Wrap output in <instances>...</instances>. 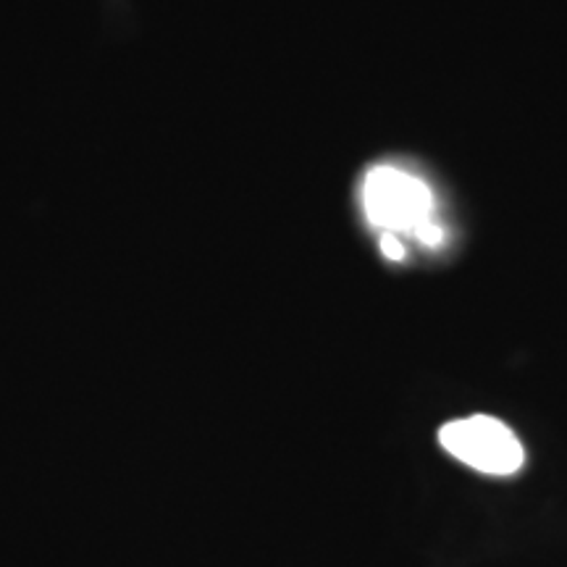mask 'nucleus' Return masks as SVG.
<instances>
[{
    "label": "nucleus",
    "instance_id": "obj_4",
    "mask_svg": "<svg viewBox=\"0 0 567 567\" xmlns=\"http://www.w3.org/2000/svg\"><path fill=\"white\" fill-rule=\"evenodd\" d=\"M415 237L421 239L423 245H429V247H436V245L442 243V239H444V231L439 229V226H436L434 221H429V224H423L421 229L415 231Z\"/></svg>",
    "mask_w": 567,
    "mask_h": 567
},
{
    "label": "nucleus",
    "instance_id": "obj_3",
    "mask_svg": "<svg viewBox=\"0 0 567 567\" xmlns=\"http://www.w3.org/2000/svg\"><path fill=\"white\" fill-rule=\"evenodd\" d=\"M381 252H384V258L389 260H402L405 258V245L396 239V234H384V237H381Z\"/></svg>",
    "mask_w": 567,
    "mask_h": 567
},
{
    "label": "nucleus",
    "instance_id": "obj_2",
    "mask_svg": "<svg viewBox=\"0 0 567 567\" xmlns=\"http://www.w3.org/2000/svg\"><path fill=\"white\" fill-rule=\"evenodd\" d=\"M439 444L460 463L486 476H515L526 465V450L507 423L494 415H471L444 423Z\"/></svg>",
    "mask_w": 567,
    "mask_h": 567
},
{
    "label": "nucleus",
    "instance_id": "obj_1",
    "mask_svg": "<svg viewBox=\"0 0 567 567\" xmlns=\"http://www.w3.org/2000/svg\"><path fill=\"white\" fill-rule=\"evenodd\" d=\"M363 210L375 229L384 234H415L431 221L434 197L421 176L394 166L379 163L363 179Z\"/></svg>",
    "mask_w": 567,
    "mask_h": 567
}]
</instances>
